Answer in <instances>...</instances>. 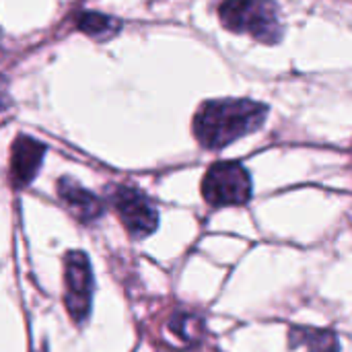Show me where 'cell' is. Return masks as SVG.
I'll use <instances>...</instances> for the list:
<instances>
[{
  "mask_svg": "<svg viewBox=\"0 0 352 352\" xmlns=\"http://www.w3.org/2000/svg\"><path fill=\"white\" fill-rule=\"evenodd\" d=\"M268 118V107L254 99H212L204 101L192 122L200 146L221 151L235 140L260 130Z\"/></svg>",
  "mask_w": 352,
  "mask_h": 352,
  "instance_id": "obj_1",
  "label": "cell"
},
{
  "mask_svg": "<svg viewBox=\"0 0 352 352\" xmlns=\"http://www.w3.org/2000/svg\"><path fill=\"white\" fill-rule=\"evenodd\" d=\"M219 19L225 29L245 33L260 43H278L283 39V21L272 0H225L219 6Z\"/></svg>",
  "mask_w": 352,
  "mask_h": 352,
  "instance_id": "obj_2",
  "label": "cell"
},
{
  "mask_svg": "<svg viewBox=\"0 0 352 352\" xmlns=\"http://www.w3.org/2000/svg\"><path fill=\"white\" fill-rule=\"evenodd\" d=\"M252 175L237 161H219L202 177V198L212 208L243 206L252 200Z\"/></svg>",
  "mask_w": 352,
  "mask_h": 352,
  "instance_id": "obj_3",
  "label": "cell"
},
{
  "mask_svg": "<svg viewBox=\"0 0 352 352\" xmlns=\"http://www.w3.org/2000/svg\"><path fill=\"white\" fill-rule=\"evenodd\" d=\"M95 276L89 256L80 250L64 258V305L74 324H85L93 309Z\"/></svg>",
  "mask_w": 352,
  "mask_h": 352,
  "instance_id": "obj_4",
  "label": "cell"
},
{
  "mask_svg": "<svg viewBox=\"0 0 352 352\" xmlns=\"http://www.w3.org/2000/svg\"><path fill=\"white\" fill-rule=\"evenodd\" d=\"M109 206L120 217L126 231L136 237L144 239L159 227V212L153 200L138 188L132 186H116L107 196Z\"/></svg>",
  "mask_w": 352,
  "mask_h": 352,
  "instance_id": "obj_5",
  "label": "cell"
},
{
  "mask_svg": "<svg viewBox=\"0 0 352 352\" xmlns=\"http://www.w3.org/2000/svg\"><path fill=\"white\" fill-rule=\"evenodd\" d=\"M45 157V144L31 136H16L10 148V182L14 188H27L37 171L41 169Z\"/></svg>",
  "mask_w": 352,
  "mask_h": 352,
  "instance_id": "obj_6",
  "label": "cell"
},
{
  "mask_svg": "<svg viewBox=\"0 0 352 352\" xmlns=\"http://www.w3.org/2000/svg\"><path fill=\"white\" fill-rule=\"evenodd\" d=\"M56 190L60 200L80 223H93L105 212V202L72 177H60Z\"/></svg>",
  "mask_w": 352,
  "mask_h": 352,
  "instance_id": "obj_7",
  "label": "cell"
},
{
  "mask_svg": "<svg viewBox=\"0 0 352 352\" xmlns=\"http://www.w3.org/2000/svg\"><path fill=\"white\" fill-rule=\"evenodd\" d=\"M291 346H303L307 352H338L340 342L338 336L330 330H320V328H309V326H299L293 328L291 334Z\"/></svg>",
  "mask_w": 352,
  "mask_h": 352,
  "instance_id": "obj_8",
  "label": "cell"
},
{
  "mask_svg": "<svg viewBox=\"0 0 352 352\" xmlns=\"http://www.w3.org/2000/svg\"><path fill=\"white\" fill-rule=\"evenodd\" d=\"M76 27L78 31H82L85 35L93 37V39H111L120 33L122 29V21L109 14H101V12H93V10H85L76 16Z\"/></svg>",
  "mask_w": 352,
  "mask_h": 352,
  "instance_id": "obj_9",
  "label": "cell"
},
{
  "mask_svg": "<svg viewBox=\"0 0 352 352\" xmlns=\"http://www.w3.org/2000/svg\"><path fill=\"white\" fill-rule=\"evenodd\" d=\"M173 328H175L177 336L182 340H186L188 344L194 342V340H198V338H202V330H192V328H202V318H196L192 314L177 316L175 322H173Z\"/></svg>",
  "mask_w": 352,
  "mask_h": 352,
  "instance_id": "obj_10",
  "label": "cell"
},
{
  "mask_svg": "<svg viewBox=\"0 0 352 352\" xmlns=\"http://www.w3.org/2000/svg\"><path fill=\"white\" fill-rule=\"evenodd\" d=\"M8 103H10V101H8V95H6V93H4V91L0 89V109L8 107Z\"/></svg>",
  "mask_w": 352,
  "mask_h": 352,
  "instance_id": "obj_11",
  "label": "cell"
},
{
  "mask_svg": "<svg viewBox=\"0 0 352 352\" xmlns=\"http://www.w3.org/2000/svg\"><path fill=\"white\" fill-rule=\"evenodd\" d=\"M41 352H45V351H41Z\"/></svg>",
  "mask_w": 352,
  "mask_h": 352,
  "instance_id": "obj_12",
  "label": "cell"
}]
</instances>
